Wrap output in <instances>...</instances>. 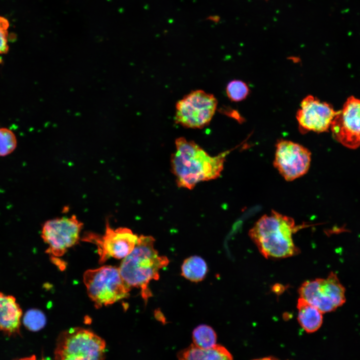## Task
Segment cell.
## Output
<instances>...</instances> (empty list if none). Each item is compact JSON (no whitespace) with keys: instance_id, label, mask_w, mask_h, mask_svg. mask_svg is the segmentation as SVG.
<instances>
[{"instance_id":"cell-1","label":"cell","mask_w":360,"mask_h":360,"mask_svg":"<svg viewBox=\"0 0 360 360\" xmlns=\"http://www.w3.org/2000/svg\"><path fill=\"white\" fill-rule=\"evenodd\" d=\"M176 151L171 157L172 172L180 188L192 190L198 182L218 178L230 151L212 156L198 144L180 137L175 142Z\"/></svg>"},{"instance_id":"cell-2","label":"cell","mask_w":360,"mask_h":360,"mask_svg":"<svg viewBox=\"0 0 360 360\" xmlns=\"http://www.w3.org/2000/svg\"><path fill=\"white\" fill-rule=\"evenodd\" d=\"M304 227L296 225L292 218L272 210L258 220L248 236L264 258H286L300 253L292 234Z\"/></svg>"},{"instance_id":"cell-3","label":"cell","mask_w":360,"mask_h":360,"mask_svg":"<svg viewBox=\"0 0 360 360\" xmlns=\"http://www.w3.org/2000/svg\"><path fill=\"white\" fill-rule=\"evenodd\" d=\"M154 241L152 236H140L136 246L124 258L119 268L124 282L130 288H140L146 302L152 296L148 287L150 282L158 280L159 270L169 262L166 256L158 255Z\"/></svg>"},{"instance_id":"cell-4","label":"cell","mask_w":360,"mask_h":360,"mask_svg":"<svg viewBox=\"0 0 360 360\" xmlns=\"http://www.w3.org/2000/svg\"><path fill=\"white\" fill-rule=\"evenodd\" d=\"M105 340L92 330L72 328L61 332L54 352L55 360H104Z\"/></svg>"},{"instance_id":"cell-5","label":"cell","mask_w":360,"mask_h":360,"mask_svg":"<svg viewBox=\"0 0 360 360\" xmlns=\"http://www.w3.org/2000/svg\"><path fill=\"white\" fill-rule=\"evenodd\" d=\"M84 282L88 296L97 308L128 298L130 288L122 278L119 268L104 266L86 271Z\"/></svg>"},{"instance_id":"cell-6","label":"cell","mask_w":360,"mask_h":360,"mask_svg":"<svg viewBox=\"0 0 360 360\" xmlns=\"http://www.w3.org/2000/svg\"><path fill=\"white\" fill-rule=\"evenodd\" d=\"M298 292L300 298L322 314L334 311L346 301L345 288L333 272L326 278L304 282Z\"/></svg>"},{"instance_id":"cell-7","label":"cell","mask_w":360,"mask_h":360,"mask_svg":"<svg viewBox=\"0 0 360 360\" xmlns=\"http://www.w3.org/2000/svg\"><path fill=\"white\" fill-rule=\"evenodd\" d=\"M217 106L212 94L201 90H192L177 102L175 122L187 128H203L212 120Z\"/></svg>"},{"instance_id":"cell-8","label":"cell","mask_w":360,"mask_h":360,"mask_svg":"<svg viewBox=\"0 0 360 360\" xmlns=\"http://www.w3.org/2000/svg\"><path fill=\"white\" fill-rule=\"evenodd\" d=\"M138 238L139 236L128 228H112L107 220L103 235L92 232H86L82 240L97 246L99 262L102 264L111 258L122 259L126 257L136 246Z\"/></svg>"},{"instance_id":"cell-9","label":"cell","mask_w":360,"mask_h":360,"mask_svg":"<svg viewBox=\"0 0 360 360\" xmlns=\"http://www.w3.org/2000/svg\"><path fill=\"white\" fill-rule=\"evenodd\" d=\"M82 226L83 224L74 215L46 221L41 234L48 245L46 252L55 257L64 255L68 248L78 242Z\"/></svg>"},{"instance_id":"cell-10","label":"cell","mask_w":360,"mask_h":360,"mask_svg":"<svg viewBox=\"0 0 360 360\" xmlns=\"http://www.w3.org/2000/svg\"><path fill=\"white\" fill-rule=\"evenodd\" d=\"M310 161L311 152L303 146L284 140L277 142L273 164L285 180L292 181L304 175Z\"/></svg>"},{"instance_id":"cell-11","label":"cell","mask_w":360,"mask_h":360,"mask_svg":"<svg viewBox=\"0 0 360 360\" xmlns=\"http://www.w3.org/2000/svg\"><path fill=\"white\" fill-rule=\"evenodd\" d=\"M330 129L333 138L347 148L360 146V99L348 97L338 111Z\"/></svg>"},{"instance_id":"cell-12","label":"cell","mask_w":360,"mask_h":360,"mask_svg":"<svg viewBox=\"0 0 360 360\" xmlns=\"http://www.w3.org/2000/svg\"><path fill=\"white\" fill-rule=\"evenodd\" d=\"M337 113L330 104L308 95L302 101L296 118L301 132H323L330 129Z\"/></svg>"},{"instance_id":"cell-13","label":"cell","mask_w":360,"mask_h":360,"mask_svg":"<svg viewBox=\"0 0 360 360\" xmlns=\"http://www.w3.org/2000/svg\"><path fill=\"white\" fill-rule=\"evenodd\" d=\"M22 316L15 298L0 292V330L8 336L20 334Z\"/></svg>"},{"instance_id":"cell-14","label":"cell","mask_w":360,"mask_h":360,"mask_svg":"<svg viewBox=\"0 0 360 360\" xmlns=\"http://www.w3.org/2000/svg\"><path fill=\"white\" fill-rule=\"evenodd\" d=\"M179 360H234L230 352L224 346L216 344L204 350L191 344L177 354Z\"/></svg>"},{"instance_id":"cell-15","label":"cell","mask_w":360,"mask_h":360,"mask_svg":"<svg viewBox=\"0 0 360 360\" xmlns=\"http://www.w3.org/2000/svg\"><path fill=\"white\" fill-rule=\"evenodd\" d=\"M296 307L298 320L301 327L308 333L317 331L322 324V313L300 298L298 299Z\"/></svg>"},{"instance_id":"cell-16","label":"cell","mask_w":360,"mask_h":360,"mask_svg":"<svg viewBox=\"0 0 360 360\" xmlns=\"http://www.w3.org/2000/svg\"><path fill=\"white\" fill-rule=\"evenodd\" d=\"M208 272L206 261L198 256L185 259L181 266V275L185 278L195 282L202 281Z\"/></svg>"},{"instance_id":"cell-17","label":"cell","mask_w":360,"mask_h":360,"mask_svg":"<svg viewBox=\"0 0 360 360\" xmlns=\"http://www.w3.org/2000/svg\"><path fill=\"white\" fill-rule=\"evenodd\" d=\"M193 344L202 349H210L216 344L217 336L210 326L202 324L197 326L192 331Z\"/></svg>"},{"instance_id":"cell-18","label":"cell","mask_w":360,"mask_h":360,"mask_svg":"<svg viewBox=\"0 0 360 360\" xmlns=\"http://www.w3.org/2000/svg\"><path fill=\"white\" fill-rule=\"evenodd\" d=\"M249 92L248 86L246 83L241 80H231L226 87L227 96L233 102H240L244 100Z\"/></svg>"},{"instance_id":"cell-19","label":"cell","mask_w":360,"mask_h":360,"mask_svg":"<svg viewBox=\"0 0 360 360\" xmlns=\"http://www.w3.org/2000/svg\"><path fill=\"white\" fill-rule=\"evenodd\" d=\"M23 322L25 326L30 330L36 332L45 326L46 318L42 311L38 309H31L25 314Z\"/></svg>"},{"instance_id":"cell-20","label":"cell","mask_w":360,"mask_h":360,"mask_svg":"<svg viewBox=\"0 0 360 360\" xmlns=\"http://www.w3.org/2000/svg\"><path fill=\"white\" fill-rule=\"evenodd\" d=\"M16 146V138L14 132L6 128H0V156L9 155Z\"/></svg>"},{"instance_id":"cell-21","label":"cell","mask_w":360,"mask_h":360,"mask_svg":"<svg viewBox=\"0 0 360 360\" xmlns=\"http://www.w3.org/2000/svg\"><path fill=\"white\" fill-rule=\"evenodd\" d=\"M8 31L0 30V56L8 52Z\"/></svg>"},{"instance_id":"cell-22","label":"cell","mask_w":360,"mask_h":360,"mask_svg":"<svg viewBox=\"0 0 360 360\" xmlns=\"http://www.w3.org/2000/svg\"><path fill=\"white\" fill-rule=\"evenodd\" d=\"M9 26L8 20L6 18L0 16V30L8 31Z\"/></svg>"},{"instance_id":"cell-23","label":"cell","mask_w":360,"mask_h":360,"mask_svg":"<svg viewBox=\"0 0 360 360\" xmlns=\"http://www.w3.org/2000/svg\"><path fill=\"white\" fill-rule=\"evenodd\" d=\"M224 113L228 115V116H230L231 117L234 118L239 122H241L242 120L241 117L240 116L239 114L236 112L235 110H228V108H226V110H224Z\"/></svg>"},{"instance_id":"cell-24","label":"cell","mask_w":360,"mask_h":360,"mask_svg":"<svg viewBox=\"0 0 360 360\" xmlns=\"http://www.w3.org/2000/svg\"><path fill=\"white\" fill-rule=\"evenodd\" d=\"M16 360H36L35 356L32 355L28 357L23 358Z\"/></svg>"},{"instance_id":"cell-25","label":"cell","mask_w":360,"mask_h":360,"mask_svg":"<svg viewBox=\"0 0 360 360\" xmlns=\"http://www.w3.org/2000/svg\"><path fill=\"white\" fill-rule=\"evenodd\" d=\"M278 360L276 358H274V357L270 356V357H264V358H257V359H255V360Z\"/></svg>"},{"instance_id":"cell-26","label":"cell","mask_w":360,"mask_h":360,"mask_svg":"<svg viewBox=\"0 0 360 360\" xmlns=\"http://www.w3.org/2000/svg\"></svg>"}]
</instances>
